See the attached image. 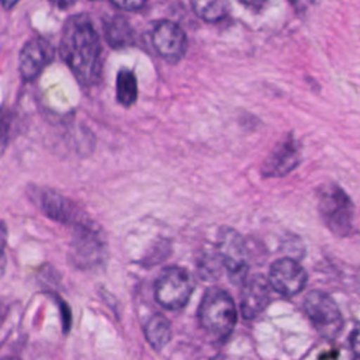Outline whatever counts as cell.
Returning a JSON list of instances; mask_svg holds the SVG:
<instances>
[{"label":"cell","mask_w":360,"mask_h":360,"mask_svg":"<svg viewBox=\"0 0 360 360\" xmlns=\"http://www.w3.org/2000/svg\"><path fill=\"white\" fill-rule=\"evenodd\" d=\"M59 53L76 80L83 86L98 83L103 70L100 35L87 14H75L63 25Z\"/></svg>","instance_id":"6da1fadb"},{"label":"cell","mask_w":360,"mask_h":360,"mask_svg":"<svg viewBox=\"0 0 360 360\" xmlns=\"http://www.w3.org/2000/svg\"><path fill=\"white\" fill-rule=\"evenodd\" d=\"M201 328L215 340H224L236 323V307L232 297L219 287H210L198 307Z\"/></svg>","instance_id":"7a4b0ae2"},{"label":"cell","mask_w":360,"mask_h":360,"mask_svg":"<svg viewBox=\"0 0 360 360\" xmlns=\"http://www.w3.org/2000/svg\"><path fill=\"white\" fill-rule=\"evenodd\" d=\"M318 210L323 224L336 236H347L353 229L354 205L338 184L322 186L318 193Z\"/></svg>","instance_id":"3957f363"},{"label":"cell","mask_w":360,"mask_h":360,"mask_svg":"<svg viewBox=\"0 0 360 360\" xmlns=\"http://www.w3.org/2000/svg\"><path fill=\"white\" fill-rule=\"evenodd\" d=\"M194 290V281L187 270L177 266L160 271L155 283V300L166 309L183 308Z\"/></svg>","instance_id":"277c9868"},{"label":"cell","mask_w":360,"mask_h":360,"mask_svg":"<svg viewBox=\"0 0 360 360\" xmlns=\"http://www.w3.org/2000/svg\"><path fill=\"white\" fill-rule=\"evenodd\" d=\"M28 193L31 200L42 210V212L56 222L72 225L75 228L91 221L76 202L52 188H39L31 186Z\"/></svg>","instance_id":"5b68a950"},{"label":"cell","mask_w":360,"mask_h":360,"mask_svg":"<svg viewBox=\"0 0 360 360\" xmlns=\"http://www.w3.org/2000/svg\"><path fill=\"white\" fill-rule=\"evenodd\" d=\"M304 311L318 333L325 339H335L343 326L339 307L332 297L323 291H309L304 298Z\"/></svg>","instance_id":"8992f818"},{"label":"cell","mask_w":360,"mask_h":360,"mask_svg":"<svg viewBox=\"0 0 360 360\" xmlns=\"http://www.w3.org/2000/svg\"><path fill=\"white\" fill-rule=\"evenodd\" d=\"M105 240L93 221L75 226L69 256L76 267L89 269L100 264L105 257Z\"/></svg>","instance_id":"52a82bcc"},{"label":"cell","mask_w":360,"mask_h":360,"mask_svg":"<svg viewBox=\"0 0 360 360\" xmlns=\"http://www.w3.org/2000/svg\"><path fill=\"white\" fill-rule=\"evenodd\" d=\"M218 255L233 283L246 280L248 250L243 238L232 228H222L218 235Z\"/></svg>","instance_id":"ba28073f"},{"label":"cell","mask_w":360,"mask_h":360,"mask_svg":"<svg viewBox=\"0 0 360 360\" xmlns=\"http://www.w3.org/2000/svg\"><path fill=\"white\" fill-rule=\"evenodd\" d=\"M150 41L158 55L170 63L181 60L187 52L188 42L184 30L170 20H160L155 24Z\"/></svg>","instance_id":"9c48e42d"},{"label":"cell","mask_w":360,"mask_h":360,"mask_svg":"<svg viewBox=\"0 0 360 360\" xmlns=\"http://www.w3.org/2000/svg\"><path fill=\"white\" fill-rule=\"evenodd\" d=\"M55 59L53 45L42 38L34 37L28 39L20 51L18 58V70L24 82L35 80L41 72L52 63Z\"/></svg>","instance_id":"30bf717a"},{"label":"cell","mask_w":360,"mask_h":360,"mask_svg":"<svg viewBox=\"0 0 360 360\" xmlns=\"http://www.w3.org/2000/svg\"><path fill=\"white\" fill-rule=\"evenodd\" d=\"M300 162V143L291 134H288L270 150L260 166V173L263 177H281L292 172Z\"/></svg>","instance_id":"8fae6325"},{"label":"cell","mask_w":360,"mask_h":360,"mask_svg":"<svg viewBox=\"0 0 360 360\" xmlns=\"http://www.w3.org/2000/svg\"><path fill=\"white\" fill-rule=\"evenodd\" d=\"M307 271L294 259H278L270 266L269 283L274 291L284 297H292L304 290Z\"/></svg>","instance_id":"7c38bea8"},{"label":"cell","mask_w":360,"mask_h":360,"mask_svg":"<svg viewBox=\"0 0 360 360\" xmlns=\"http://www.w3.org/2000/svg\"><path fill=\"white\" fill-rule=\"evenodd\" d=\"M269 281L262 276H252L245 280L240 292V311L243 318H256L270 301V287Z\"/></svg>","instance_id":"4fadbf2b"},{"label":"cell","mask_w":360,"mask_h":360,"mask_svg":"<svg viewBox=\"0 0 360 360\" xmlns=\"http://www.w3.org/2000/svg\"><path fill=\"white\" fill-rule=\"evenodd\" d=\"M104 38L114 49H122L134 45L135 35L131 24L122 15H111L104 20Z\"/></svg>","instance_id":"5bb4252c"},{"label":"cell","mask_w":360,"mask_h":360,"mask_svg":"<svg viewBox=\"0 0 360 360\" xmlns=\"http://www.w3.org/2000/svg\"><path fill=\"white\" fill-rule=\"evenodd\" d=\"M145 336L152 347L156 350L163 349L172 338V328L169 321L162 314L153 315L145 326Z\"/></svg>","instance_id":"9a60e30c"},{"label":"cell","mask_w":360,"mask_h":360,"mask_svg":"<svg viewBox=\"0 0 360 360\" xmlns=\"http://www.w3.org/2000/svg\"><path fill=\"white\" fill-rule=\"evenodd\" d=\"M117 101L124 107H131L138 98V83L136 76L131 69H121L117 75L115 87Z\"/></svg>","instance_id":"2e32d148"},{"label":"cell","mask_w":360,"mask_h":360,"mask_svg":"<svg viewBox=\"0 0 360 360\" xmlns=\"http://www.w3.org/2000/svg\"><path fill=\"white\" fill-rule=\"evenodd\" d=\"M193 11L205 22H218L229 11V0H190Z\"/></svg>","instance_id":"e0dca14e"},{"label":"cell","mask_w":360,"mask_h":360,"mask_svg":"<svg viewBox=\"0 0 360 360\" xmlns=\"http://www.w3.org/2000/svg\"><path fill=\"white\" fill-rule=\"evenodd\" d=\"M115 7L125 10V11H136L141 10L146 0H110Z\"/></svg>","instance_id":"ac0fdd59"},{"label":"cell","mask_w":360,"mask_h":360,"mask_svg":"<svg viewBox=\"0 0 360 360\" xmlns=\"http://www.w3.org/2000/svg\"><path fill=\"white\" fill-rule=\"evenodd\" d=\"M350 347L353 353V360H360V325L354 328L350 335Z\"/></svg>","instance_id":"d6986e66"},{"label":"cell","mask_w":360,"mask_h":360,"mask_svg":"<svg viewBox=\"0 0 360 360\" xmlns=\"http://www.w3.org/2000/svg\"><path fill=\"white\" fill-rule=\"evenodd\" d=\"M239 3H242L245 7L250 8V10H255V11H259L264 7L266 1L267 0H238Z\"/></svg>","instance_id":"ffe728a7"},{"label":"cell","mask_w":360,"mask_h":360,"mask_svg":"<svg viewBox=\"0 0 360 360\" xmlns=\"http://www.w3.org/2000/svg\"><path fill=\"white\" fill-rule=\"evenodd\" d=\"M55 7H58V8H62V10H65V8H68V7H70L76 0H49Z\"/></svg>","instance_id":"44dd1931"},{"label":"cell","mask_w":360,"mask_h":360,"mask_svg":"<svg viewBox=\"0 0 360 360\" xmlns=\"http://www.w3.org/2000/svg\"><path fill=\"white\" fill-rule=\"evenodd\" d=\"M17 1H18V0H1V4H3V7H4L6 10H8V8H11L13 6H15Z\"/></svg>","instance_id":"7402d4cb"},{"label":"cell","mask_w":360,"mask_h":360,"mask_svg":"<svg viewBox=\"0 0 360 360\" xmlns=\"http://www.w3.org/2000/svg\"><path fill=\"white\" fill-rule=\"evenodd\" d=\"M211 360H226V359L222 357V356H215V357H212Z\"/></svg>","instance_id":"603a6c76"},{"label":"cell","mask_w":360,"mask_h":360,"mask_svg":"<svg viewBox=\"0 0 360 360\" xmlns=\"http://www.w3.org/2000/svg\"><path fill=\"white\" fill-rule=\"evenodd\" d=\"M290 1H292V3H295V1H298V0H290Z\"/></svg>","instance_id":"cb8c5ba5"}]
</instances>
